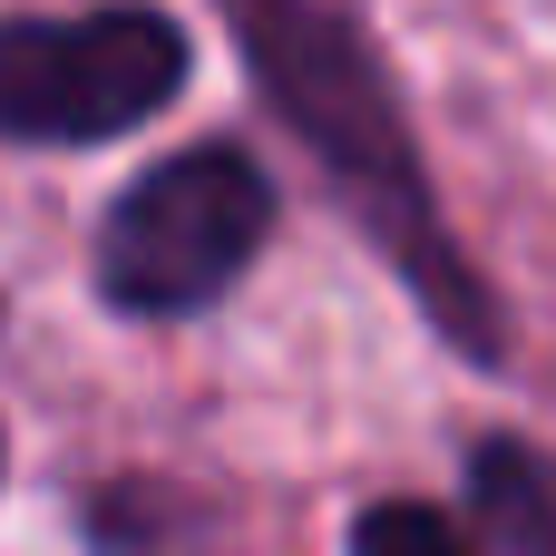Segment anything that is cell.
<instances>
[{"mask_svg":"<svg viewBox=\"0 0 556 556\" xmlns=\"http://www.w3.org/2000/svg\"><path fill=\"white\" fill-rule=\"evenodd\" d=\"M254 98L274 108V127L323 166V186L342 195V215L362 225V244L391 264V283L430 313V332L498 371L508 362V313L489 293V274L469 264V244L450 235V205L430 186L420 127L401 108L391 49L362 20V0H215Z\"/></svg>","mask_w":556,"mask_h":556,"instance_id":"6da1fadb","label":"cell"},{"mask_svg":"<svg viewBox=\"0 0 556 556\" xmlns=\"http://www.w3.org/2000/svg\"><path fill=\"white\" fill-rule=\"evenodd\" d=\"M264 244H274L264 156L235 137H195V147L156 156L147 176H127V195L98 215L88 274H98V303L127 323H186V313L225 303Z\"/></svg>","mask_w":556,"mask_h":556,"instance_id":"7a4b0ae2","label":"cell"},{"mask_svg":"<svg viewBox=\"0 0 556 556\" xmlns=\"http://www.w3.org/2000/svg\"><path fill=\"white\" fill-rule=\"evenodd\" d=\"M195 78V39L156 0L20 10L0 20V137L10 147H108L166 117Z\"/></svg>","mask_w":556,"mask_h":556,"instance_id":"3957f363","label":"cell"},{"mask_svg":"<svg viewBox=\"0 0 556 556\" xmlns=\"http://www.w3.org/2000/svg\"><path fill=\"white\" fill-rule=\"evenodd\" d=\"M469 498H479V556H556V489L518 440H489L469 459Z\"/></svg>","mask_w":556,"mask_h":556,"instance_id":"277c9868","label":"cell"},{"mask_svg":"<svg viewBox=\"0 0 556 556\" xmlns=\"http://www.w3.org/2000/svg\"><path fill=\"white\" fill-rule=\"evenodd\" d=\"M352 556H479L440 508H420V498H381V508H362L352 518Z\"/></svg>","mask_w":556,"mask_h":556,"instance_id":"5b68a950","label":"cell"},{"mask_svg":"<svg viewBox=\"0 0 556 556\" xmlns=\"http://www.w3.org/2000/svg\"><path fill=\"white\" fill-rule=\"evenodd\" d=\"M0 469H10V440H0Z\"/></svg>","mask_w":556,"mask_h":556,"instance_id":"8992f818","label":"cell"}]
</instances>
